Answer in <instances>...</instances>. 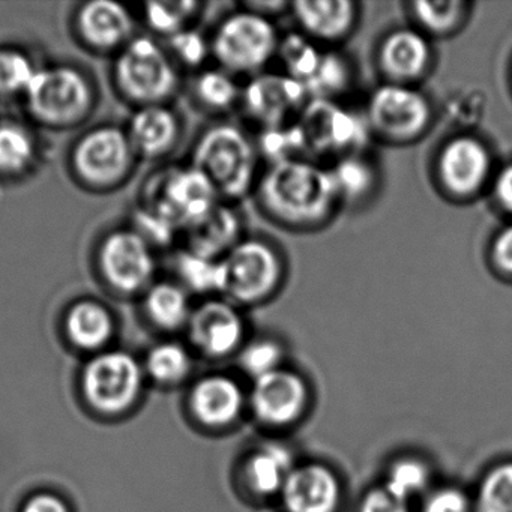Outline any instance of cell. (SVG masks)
<instances>
[{
    "label": "cell",
    "instance_id": "cell-6",
    "mask_svg": "<svg viewBox=\"0 0 512 512\" xmlns=\"http://www.w3.org/2000/svg\"><path fill=\"white\" fill-rule=\"evenodd\" d=\"M218 199L211 181L191 166L161 173L149 182L143 208L167 218L178 229L187 230L205 218L220 203Z\"/></svg>",
    "mask_w": 512,
    "mask_h": 512
},
{
    "label": "cell",
    "instance_id": "cell-10",
    "mask_svg": "<svg viewBox=\"0 0 512 512\" xmlns=\"http://www.w3.org/2000/svg\"><path fill=\"white\" fill-rule=\"evenodd\" d=\"M434 175L446 196L461 202L473 199L493 179L490 149L472 134H457L440 146L434 161Z\"/></svg>",
    "mask_w": 512,
    "mask_h": 512
},
{
    "label": "cell",
    "instance_id": "cell-44",
    "mask_svg": "<svg viewBox=\"0 0 512 512\" xmlns=\"http://www.w3.org/2000/svg\"><path fill=\"white\" fill-rule=\"evenodd\" d=\"M491 265L506 277H512V224L496 233L490 247Z\"/></svg>",
    "mask_w": 512,
    "mask_h": 512
},
{
    "label": "cell",
    "instance_id": "cell-40",
    "mask_svg": "<svg viewBox=\"0 0 512 512\" xmlns=\"http://www.w3.org/2000/svg\"><path fill=\"white\" fill-rule=\"evenodd\" d=\"M283 359V347L277 341L269 338H260L244 347L241 355V364L254 379L266 376L280 370Z\"/></svg>",
    "mask_w": 512,
    "mask_h": 512
},
{
    "label": "cell",
    "instance_id": "cell-11",
    "mask_svg": "<svg viewBox=\"0 0 512 512\" xmlns=\"http://www.w3.org/2000/svg\"><path fill=\"white\" fill-rule=\"evenodd\" d=\"M308 101L304 85L286 73L257 74L241 92L244 112L262 130L298 121Z\"/></svg>",
    "mask_w": 512,
    "mask_h": 512
},
{
    "label": "cell",
    "instance_id": "cell-39",
    "mask_svg": "<svg viewBox=\"0 0 512 512\" xmlns=\"http://www.w3.org/2000/svg\"><path fill=\"white\" fill-rule=\"evenodd\" d=\"M190 365L187 350L179 344H161L149 353V371L161 382L181 380L182 377L187 376Z\"/></svg>",
    "mask_w": 512,
    "mask_h": 512
},
{
    "label": "cell",
    "instance_id": "cell-17",
    "mask_svg": "<svg viewBox=\"0 0 512 512\" xmlns=\"http://www.w3.org/2000/svg\"><path fill=\"white\" fill-rule=\"evenodd\" d=\"M290 11L299 32L319 44H337L349 38L359 19L358 4L352 0H298Z\"/></svg>",
    "mask_w": 512,
    "mask_h": 512
},
{
    "label": "cell",
    "instance_id": "cell-18",
    "mask_svg": "<svg viewBox=\"0 0 512 512\" xmlns=\"http://www.w3.org/2000/svg\"><path fill=\"white\" fill-rule=\"evenodd\" d=\"M251 403L256 415L266 424H290L304 410L307 386L298 374L280 368L256 380Z\"/></svg>",
    "mask_w": 512,
    "mask_h": 512
},
{
    "label": "cell",
    "instance_id": "cell-8",
    "mask_svg": "<svg viewBox=\"0 0 512 512\" xmlns=\"http://www.w3.org/2000/svg\"><path fill=\"white\" fill-rule=\"evenodd\" d=\"M308 155L332 160L364 152L370 128L367 121L337 101L310 100L298 119Z\"/></svg>",
    "mask_w": 512,
    "mask_h": 512
},
{
    "label": "cell",
    "instance_id": "cell-12",
    "mask_svg": "<svg viewBox=\"0 0 512 512\" xmlns=\"http://www.w3.org/2000/svg\"><path fill=\"white\" fill-rule=\"evenodd\" d=\"M128 134L115 127L89 131L77 143L73 166L77 175L97 187L115 184L127 175L133 160Z\"/></svg>",
    "mask_w": 512,
    "mask_h": 512
},
{
    "label": "cell",
    "instance_id": "cell-38",
    "mask_svg": "<svg viewBox=\"0 0 512 512\" xmlns=\"http://www.w3.org/2000/svg\"><path fill=\"white\" fill-rule=\"evenodd\" d=\"M428 484V469L424 463L413 458H404L397 461L389 470L386 484L391 493L400 499L406 500L415 494L421 493Z\"/></svg>",
    "mask_w": 512,
    "mask_h": 512
},
{
    "label": "cell",
    "instance_id": "cell-30",
    "mask_svg": "<svg viewBox=\"0 0 512 512\" xmlns=\"http://www.w3.org/2000/svg\"><path fill=\"white\" fill-rule=\"evenodd\" d=\"M322 55L323 50L319 49V44L301 32H293L281 38L277 58L283 64L287 76L305 85L316 73Z\"/></svg>",
    "mask_w": 512,
    "mask_h": 512
},
{
    "label": "cell",
    "instance_id": "cell-3",
    "mask_svg": "<svg viewBox=\"0 0 512 512\" xmlns=\"http://www.w3.org/2000/svg\"><path fill=\"white\" fill-rule=\"evenodd\" d=\"M280 40L271 19L242 10L220 23L211 41V53L232 76L254 77L265 73L277 58Z\"/></svg>",
    "mask_w": 512,
    "mask_h": 512
},
{
    "label": "cell",
    "instance_id": "cell-33",
    "mask_svg": "<svg viewBox=\"0 0 512 512\" xmlns=\"http://www.w3.org/2000/svg\"><path fill=\"white\" fill-rule=\"evenodd\" d=\"M35 145L28 130L17 124L0 125V173L14 175L28 169Z\"/></svg>",
    "mask_w": 512,
    "mask_h": 512
},
{
    "label": "cell",
    "instance_id": "cell-21",
    "mask_svg": "<svg viewBox=\"0 0 512 512\" xmlns=\"http://www.w3.org/2000/svg\"><path fill=\"white\" fill-rule=\"evenodd\" d=\"M77 26L83 40L98 50H112L127 43L133 19L127 8L112 0H94L80 8Z\"/></svg>",
    "mask_w": 512,
    "mask_h": 512
},
{
    "label": "cell",
    "instance_id": "cell-1",
    "mask_svg": "<svg viewBox=\"0 0 512 512\" xmlns=\"http://www.w3.org/2000/svg\"><path fill=\"white\" fill-rule=\"evenodd\" d=\"M256 196L269 218L296 230L325 226L340 206L328 167L310 158L269 164L259 176Z\"/></svg>",
    "mask_w": 512,
    "mask_h": 512
},
{
    "label": "cell",
    "instance_id": "cell-26",
    "mask_svg": "<svg viewBox=\"0 0 512 512\" xmlns=\"http://www.w3.org/2000/svg\"><path fill=\"white\" fill-rule=\"evenodd\" d=\"M415 28L428 38H446L457 34L470 16V4L464 0H418L410 4Z\"/></svg>",
    "mask_w": 512,
    "mask_h": 512
},
{
    "label": "cell",
    "instance_id": "cell-37",
    "mask_svg": "<svg viewBox=\"0 0 512 512\" xmlns=\"http://www.w3.org/2000/svg\"><path fill=\"white\" fill-rule=\"evenodd\" d=\"M37 68L17 50H0V95L25 94Z\"/></svg>",
    "mask_w": 512,
    "mask_h": 512
},
{
    "label": "cell",
    "instance_id": "cell-16",
    "mask_svg": "<svg viewBox=\"0 0 512 512\" xmlns=\"http://www.w3.org/2000/svg\"><path fill=\"white\" fill-rule=\"evenodd\" d=\"M194 344L211 356H226L241 346L245 323L233 302L212 299L191 313Z\"/></svg>",
    "mask_w": 512,
    "mask_h": 512
},
{
    "label": "cell",
    "instance_id": "cell-22",
    "mask_svg": "<svg viewBox=\"0 0 512 512\" xmlns=\"http://www.w3.org/2000/svg\"><path fill=\"white\" fill-rule=\"evenodd\" d=\"M179 124L170 110L161 106H145L134 115L130 124L131 146L143 157L157 158L175 146Z\"/></svg>",
    "mask_w": 512,
    "mask_h": 512
},
{
    "label": "cell",
    "instance_id": "cell-34",
    "mask_svg": "<svg viewBox=\"0 0 512 512\" xmlns=\"http://www.w3.org/2000/svg\"><path fill=\"white\" fill-rule=\"evenodd\" d=\"M197 98L206 109L229 110L236 103H241L242 88L236 82L235 76L220 70L205 71L197 79L196 83Z\"/></svg>",
    "mask_w": 512,
    "mask_h": 512
},
{
    "label": "cell",
    "instance_id": "cell-49",
    "mask_svg": "<svg viewBox=\"0 0 512 512\" xmlns=\"http://www.w3.org/2000/svg\"><path fill=\"white\" fill-rule=\"evenodd\" d=\"M290 4L287 2H281V0H266V2H247L244 10L251 11V13L259 14V16L268 17L272 20V16L275 14H281L284 10H289Z\"/></svg>",
    "mask_w": 512,
    "mask_h": 512
},
{
    "label": "cell",
    "instance_id": "cell-32",
    "mask_svg": "<svg viewBox=\"0 0 512 512\" xmlns=\"http://www.w3.org/2000/svg\"><path fill=\"white\" fill-rule=\"evenodd\" d=\"M176 269L185 286L194 292H224L226 272H224L223 259H206L187 250L179 254Z\"/></svg>",
    "mask_w": 512,
    "mask_h": 512
},
{
    "label": "cell",
    "instance_id": "cell-7",
    "mask_svg": "<svg viewBox=\"0 0 512 512\" xmlns=\"http://www.w3.org/2000/svg\"><path fill=\"white\" fill-rule=\"evenodd\" d=\"M119 91L134 103L160 106L178 88V74L166 52L152 38L139 37L127 44L115 67Z\"/></svg>",
    "mask_w": 512,
    "mask_h": 512
},
{
    "label": "cell",
    "instance_id": "cell-9",
    "mask_svg": "<svg viewBox=\"0 0 512 512\" xmlns=\"http://www.w3.org/2000/svg\"><path fill=\"white\" fill-rule=\"evenodd\" d=\"M25 97L32 116L52 127L76 124L92 106L88 80L68 67L37 70Z\"/></svg>",
    "mask_w": 512,
    "mask_h": 512
},
{
    "label": "cell",
    "instance_id": "cell-43",
    "mask_svg": "<svg viewBox=\"0 0 512 512\" xmlns=\"http://www.w3.org/2000/svg\"><path fill=\"white\" fill-rule=\"evenodd\" d=\"M136 227V232L149 245H151V242L157 245L170 244L176 230H178V227L172 221L145 208L140 209L136 214Z\"/></svg>",
    "mask_w": 512,
    "mask_h": 512
},
{
    "label": "cell",
    "instance_id": "cell-48",
    "mask_svg": "<svg viewBox=\"0 0 512 512\" xmlns=\"http://www.w3.org/2000/svg\"><path fill=\"white\" fill-rule=\"evenodd\" d=\"M25 512H68L67 505L52 494H40L29 500Z\"/></svg>",
    "mask_w": 512,
    "mask_h": 512
},
{
    "label": "cell",
    "instance_id": "cell-4",
    "mask_svg": "<svg viewBox=\"0 0 512 512\" xmlns=\"http://www.w3.org/2000/svg\"><path fill=\"white\" fill-rule=\"evenodd\" d=\"M224 295L233 304L256 305L271 299L283 286L286 266L272 242L244 238L223 259Z\"/></svg>",
    "mask_w": 512,
    "mask_h": 512
},
{
    "label": "cell",
    "instance_id": "cell-28",
    "mask_svg": "<svg viewBox=\"0 0 512 512\" xmlns=\"http://www.w3.org/2000/svg\"><path fill=\"white\" fill-rule=\"evenodd\" d=\"M112 329L109 311L94 301L77 302L67 316L68 335L82 349L104 346L112 335Z\"/></svg>",
    "mask_w": 512,
    "mask_h": 512
},
{
    "label": "cell",
    "instance_id": "cell-14",
    "mask_svg": "<svg viewBox=\"0 0 512 512\" xmlns=\"http://www.w3.org/2000/svg\"><path fill=\"white\" fill-rule=\"evenodd\" d=\"M83 383L92 406L103 412H121L136 400L142 371L127 353H104L86 367Z\"/></svg>",
    "mask_w": 512,
    "mask_h": 512
},
{
    "label": "cell",
    "instance_id": "cell-25",
    "mask_svg": "<svg viewBox=\"0 0 512 512\" xmlns=\"http://www.w3.org/2000/svg\"><path fill=\"white\" fill-rule=\"evenodd\" d=\"M293 470L292 454L281 443L260 446L245 466V476L251 490L257 494H274L281 491Z\"/></svg>",
    "mask_w": 512,
    "mask_h": 512
},
{
    "label": "cell",
    "instance_id": "cell-2",
    "mask_svg": "<svg viewBox=\"0 0 512 512\" xmlns=\"http://www.w3.org/2000/svg\"><path fill=\"white\" fill-rule=\"evenodd\" d=\"M193 166L211 181L218 196L241 200L256 190L259 152L245 131L232 124L206 130L194 148Z\"/></svg>",
    "mask_w": 512,
    "mask_h": 512
},
{
    "label": "cell",
    "instance_id": "cell-5",
    "mask_svg": "<svg viewBox=\"0 0 512 512\" xmlns=\"http://www.w3.org/2000/svg\"><path fill=\"white\" fill-rule=\"evenodd\" d=\"M433 119V104L418 86L385 82L368 97V128L374 136L394 145H409L421 139Z\"/></svg>",
    "mask_w": 512,
    "mask_h": 512
},
{
    "label": "cell",
    "instance_id": "cell-46",
    "mask_svg": "<svg viewBox=\"0 0 512 512\" xmlns=\"http://www.w3.org/2000/svg\"><path fill=\"white\" fill-rule=\"evenodd\" d=\"M467 497L455 488H443L428 497L424 512H467Z\"/></svg>",
    "mask_w": 512,
    "mask_h": 512
},
{
    "label": "cell",
    "instance_id": "cell-19",
    "mask_svg": "<svg viewBox=\"0 0 512 512\" xmlns=\"http://www.w3.org/2000/svg\"><path fill=\"white\" fill-rule=\"evenodd\" d=\"M281 494L289 512H335L340 484L328 467L305 464L293 467Z\"/></svg>",
    "mask_w": 512,
    "mask_h": 512
},
{
    "label": "cell",
    "instance_id": "cell-29",
    "mask_svg": "<svg viewBox=\"0 0 512 512\" xmlns=\"http://www.w3.org/2000/svg\"><path fill=\"white\" fill-rule=\"evenodd\" d=\"M145 308L155 325L169 331L181 328L191 317L187 293L172 283H158L149 287Z\"/></svg>",
    "mask_w": 512,
    "mask_h": 512
},
{
    "label": "cell",
    "instance_id": "cell-24",
    "mask_svg": "<svg viewBox=\"0 0 512 512\" xmlns=\"http://www.w3.org/2000/svg\"><path fill=\"white\" fill-rule=\"evenodd\" d=\"M328 169L340 205H361L376 193L379 170L365 152L337 158Z\"/></svg>",
    "mask_w": 512,
    "mask_h": 512
},
{
    "label": "cell",
    "instance_id": "cell-35",
    "mask_svg": "<svg viewBox=\"0 0 512 512\" xmlns=\"http://www.w3.org/2000/svg\"><path fill=\"white\" fill-rule=\"evenodd\" d=\"M478 512H512V461L493 467L479 485Z\"/></svg>",
    "mask_w": 512,
    "mask_h": 512
},
{
    "label": "cell",
    "instance_id": "cell-15",
    "mask_svg": "<svg viewBox=\"0 0 512 512\" xmlns=\"http://www.w3.org/2000/svg\"><path fill=\"white\" fill-rule=\"evenodd\" d=\"M434 64L431 38L415 26L388 32L377 49V65L385 82L416 86L430 74Z\"/></svg>",
    "mask_w": 512,
    "mask_h": 512
},
{
    "label": "cell",
    "instance_id": "cell-20",
    "mask_svg": "<svg viewBox=\"0 0 512 512\" xmlns=\"http://www.w3.org/2000/svg\"><path fill=\"white\" fill-rule=\"evenodd\" d=\"M188 251L221 260L244 239L242 218L235 209L218 203L205 218L188 227Z\"/></svg>",
    "mask_w": 512,
    "mask_h": 512
},
{
    "label": "cell",
    "instance_id": "cell-13",
    "mask_svg": "<svg viewBox=\"0 0 512 512\" xmlns=\"http://www.w3.org/2000/svg\"><path fill=\"white\" fill-rule=\"evenodd\" d=\"M98 263L107 284L122 293L145 289L155 271L151 245L136 230L110 233L101 244Z\"/></svg>",
    "mask_w": 512,
    "mask_h": 512
},
{
    "label": "cell",
    "instance_id": "cell-23",
    "mask_svg": "<svg viewBox=\"0 0 512 512\" xmlns=\"http://www.w3.org/2000/svg\"><path fill=\"white\" fill-rule=\"evenodd\" d=\"M193 410L208 425H226L235 421L242 410V391L238 383L223 376L208 377L194 388Z\"/></svg>",
    "mask_w": 512,
    "mask_h": 512
},
{
    "label": "cell",
    "instance_id": "cell-31",
    "mask_svg": "<svg viewBox=\"0 0 512 512\" xmlns=\"http://www.w3.org/2000/svg\"><path fill=\"white\" fill-rule=\"evenodd\" d=\"M256 148L259 157L268 160V166L296 158H310L307 142L298 121L283 127L265 128L260 133Z\"/></svg>",
    "mask_w": 512,
    "mask_h": 512
},
{
    "label": "cell",
    "instance_id": "cell-45",
    "mask_svg": "<svg viewBox=\"0 0 512 512\" xmlns=\"http://www.w3.org/2000/svg\"><path fill=\"white\" fill-rule=\"evenodd\" d=\"M361 512H409L406 500L400 499L388 488L370 491L362 500Z\"/></svg>",
    "mask_w": 512,
    "mask_h": 512
},
{
    "label": "cell",
    "instance_id": "cell-41",
    "mask_svg": "<svg viewBox=\"0 0 512 512\" xmlns=\"http://www.w3.org/2000/svg\"><path fill=\"white\" fill-rule=\"evenodd\" d=\"M446 113L454 124L470 128L481 121L485 112V98L472 88L458 89L446 100Z\"/></svg>",
    "mask_w": 512,
    "mask_h": 512
},
{
    "label": "cell",
    "instance_id": "cell-36",
    "mask_svg": "<svg viewBox=\"0 0 512 512\" xmlns=\"http://www.w3.org/2000/svg\"><path fill=\"white\" fill-rule=\"evenodd\" d=\"M199 4L191 0L181 2H149L146 4V22L157 34L173 37L184 31L188 20L196 14Z\"/></svg>",
    "mask_w": 512,
    "mask_h": 512
},
{
    "label": "cell",
    "instance_id": "cell-27",
    "mask_svg": "<svg viewBox=\"0 0 512 512\" xmlns=\"http://www.w3.org/2000/svg\"><path fill=\"white\" fill-rule=\"evenodd\" d=\"M355 83V70L347 56L334 50H325L319 67L305 83L310 100L337 101L352 89Z\"/></svg>",
    "mask_w": 512,
    "mask_h": 512
},
{
    "label": "cell",
    "instance_id": "cell-47",
    "mask_svg": "<svg viewBox=\"0 0 512 512\" xmlns=\"http://www.w3.org/2000/svg\"><path fill=\"white\" fill-rule=\"evenodd\" d=\"M493 196L497 205L512 215V163L502 167L499 172L494 175Z\"/></svg>",
    "mask_w": 512,
    "mask_h": 512
},
{
    "label": "cell",
    "instance_id": "cell-42",
    "mask_svg": "<svg viewBox=\"0 0 512 512\" xmlns=\"http://www.w3.org/2000/svg\"><path fill=\"white\" fill-rule=\"evenodd\" d=\"M170 47L176 58L188 67H199L208 58L211 44L199 32L184 29L170 37Z\"/></svg>",
    "mask_w": 512,
    "mask_h": 512
}]
</instances>
